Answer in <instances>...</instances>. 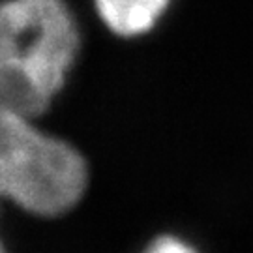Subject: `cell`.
Wrapping results in <instances>:
<instances>
[{"label":"cell","instance_id":"6da1fadb","mask_svg":"<svg viewBox=\"0 0 253 253\" xmlns=\"http://www.w3.org/2000/svg\"><path fill=\"white\" fill-rule=\"evenodd\" d=\"M86 180V163L73 146L43 135L28 118L0 113V199L60 216L79 203Z\"/></svg>","mask_w":253,"mask_h":253},{"label":"cell","instance_id":"7a4b0ae2","mask_svg":"<svg viewBox=\"0 0 253 253\" xmlns=\"http://www.w3.org/2000/svg\"><path fill=\"white\" fill-rule=\"evenodd\" d=\"M77 51L79 28L64 0L0 2V62L27 72L53 96Z\"/></svg>","mask_w":253,"mask_h":253},{"label":"cell","instance_id":"3957f363","mask_svg":"<svg viewBox=\"0 0 253 253\" xmlns=\"http://www.w3.org/2000/svg\"><path fill=\"white\" fill-rule=\"evenodd\" d=\"M171 0H94L109 30L124 38L141 36L162 19Z\"/></svg>","mask_w":253,"mask_h":253},{"label":"cell","instance_id":"277c9868","mask_svg":"<svg viewBox=\"0 0 253 253\" xmlns=\"http://www.w3.org/2000/svg\"><path fill=\"white\" fill-rule=\"evenodd\" d=\"M53 100V94L27 72L0 62V113L32 120Z\"/></svg>","mask_w":253,"mask_h":253},{"label":"cell","instance_id":"5b68a950","mask_svg":"<svg viewBox=\"0 0 253 253\" xmlns=\"http://www.w3.org/2000/svg\"><path fill=\"white\" fill-rule=\"evenodd\" d=\"M145 253H197L191 246H188L180 238L174 236H162L154 240L152 244L146 248Z\"/></svg>","mask_w":253,"mask_h":253},{"label":"cell","instance_id":"8992f818","mask_svg":"<svg viewBox=\"0 0 253 253\" xmlns=\"http://www.w3.org/2000/svg\"><path fill=\"white\" fill-rule=\"evenodd\" d=\"M0 253H6V250H4V246H2V242H0Z\"/></svg>","mask_w":253,"mask_h":253}]
</instances>
